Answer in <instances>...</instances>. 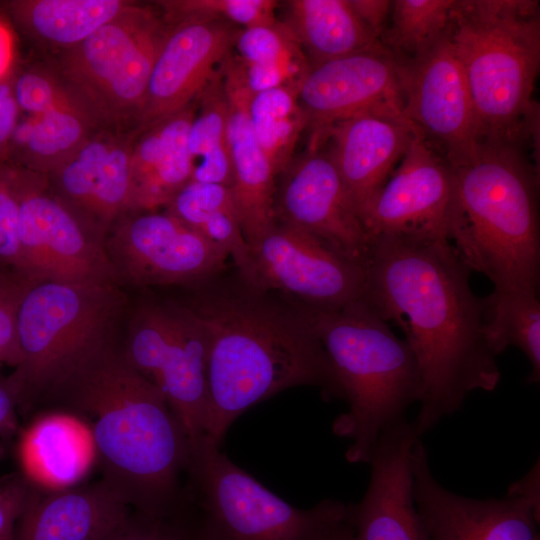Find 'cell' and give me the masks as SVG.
<instances>
[{
    "label": "cell",
    "instance_id": "cell-44",
    "mask_svg": "<svg viewBox=\"0 0 540 540\" xmlns=\"http://www.w3.org/2000/svg\"><path fill=\"white\" fill-rule=\"evenodd\" d=\"M16 389L8 377L0 376V436L10 437L18 430Z\"/></svg>",
    "mask_w": 540,
    "mask_h": 540
},
{
    "label": "cell",
    "instance_id": "cell-46",
    "mask_svg": "<svg viewBox=\"0 0 540 540\" xmlns=\"http://www.w3.org/2000/svg\"><path fill=\"white\" fill-rule=\"evenodd\" d=\"M14 43L10 29L0 21V81L12 75Z\"/></svg>",
    "mask_w": 540,
    "mask_h": 540
},
{
    "label": "cell",
    "instance_id": "cell-14",
    "mask_svg": "<svg viewBox=\"0 0 540 540\" xmlns=\"http://www.w3.org/2000/svg\"><path fill=\"white\" fill-rule=\"evenodd\" d=\"M453 174L415 129L389 178L359 214L370 239L385 236L450 241Z\"/></svg>",
    "mask_w": 540,
    "mask_h": 540
},
{
    "label": "cell",
    "instance_id": "cell-1",
    "mask_svg": "<svg viewBox=\"0 0 540 540\" xmlns=\"http://www.w3.org/2000/svg\"><path fill=\"white\" fill-rule=\"evenodd\" d=\"M448 240L385 236L371 241L364 298L404 333L421 376L419 437L501 378L485 330V298Z\"/></svg>",
    "mask_w": 540,
    "mask_h": 540
},
{
    "label": "cell",
    "instance_id": "cell-38",
    "mask_svg": "<svg viewBox=\"0 0 540 540\" xmlns=\"http://www.w3.org/2000/svg\"><path fill=\"white\" fill-rule=\"evenodd\" d=\"M225 209H237L230 187L193 180H190L165 208L193 229L212 213Z\"/></svg>",
    "mask_w": 540,
    "mask_h": 540
},
{
    "label": "cell",
    "instance_id": "cell-6",
    "mask_svg": "<svg viewBox=\"0 0 540 540\" xmlns=\"http://www.w3.org/2000/svg\"><path fill=\"white\" fill-rule=\"evenodd\" d=\"M301 307L348 404V411L334 420L333 432L351 441L347 461L369 464L381 433L419 402L415 355L364 297L334 310Z\"/></svg>",
    "mask_w": 540,
    "mask_h": 540
},
{
    "label": "cell",
    "instance_id": "cell-16",
    "mask_svg": "<svg viewBox=\"0 0 540 540\" xmlns=\"http://www.w3.org/2000/svg\"><path fill=\"white\" fill-rule=\"evenodd\" d=\"M278 178L276 222L311 233L366 269L371 241L327 149L307 148Z\"/></svg>",
    "mask_w": 540,
    "mask_h": 540
},
{
    "label": "cell",
    "instance_id": "cell-21",
    "mask_svg": "<svg viewBox=\"0 0 540 540\" xmlns=\"http://www.w3.org/2000/svg\"><path fill=\"white\" fill-rule=\"evenodd\" d=\"M419 438L406 418L381 433L366 492L346 504L355 540H428L413 498L411 455Z\"/></svg>",
    "mask_w": 540,
    "mask_h": 540
},
{
    "label": "cell",
    "instance_id": "cell-3",
    "mask_svg": "<svg viewBox=\"0 0 540 540\" xmlns=\"http://www.w3.org/2000/svg\"><path fill=\"white\" fill-rule=\"evenodd\" d=\"M208 345L206 436L220 446L246 410L286 389L319 387L343 399L329 359L303 308L286 305L243 283L212 288L187 305Z\"/></svg>",
    "mask_w": 540,
    "mask_h": 540
},
{
    "label": "cell",
    "instance_id": "cell-17",
    "mask_svg": "<svg viewBox=\"0 0 540 540\" xmlns=\"http://www.w3.org/2000/svg\"><path fill=\"white\" fill-rule=\"evenodd\" d=\"M310 131L308 149L323 146L330 127L353 115L402 108L401 64L380 41L310 66L298 91Z\"/></svg>",
    "mask_w": 540,
    "mask_h": 540
},
{
    "label": "cell",
    "instance_id": "cell-45",
    "mask_svg": "<svg viewBox=\"0 0 540 540\" xmlns=\"http://www.w3.org/2000/svg\"><path fill=\"white\" fill-rule=\"evenodd\" d=\"M540 464L539 460L530 471L520 480L512 483L507 490V494L519 496L526 500L540 516Z\"/></svg>",
    "mask_w": 540,
    "mask_h": 540
},
{
    "label": "cell",
    "instance_id": "cell-24",
    "mask_svg": "<svg viewBox=\"0 0 540 540\" xmlns=\"http://www.w3.org/2000/svg\"><path fill=\"white\" fill-rule=\"evenodd\" d=\"M131 515V508L102 479L30 491L12 540H107Z\"/></svg>",
    "mask_w": 540,
    "mask_h": 540
},
{
    "label": "cell",
    "instance_id": "cell-42",
    "mask_svg": "<svg viewBox=\"0 0 540 540\" xmlns=\"http://www.w3.org/2000/svg\"><path fill=\"white\" fill-rule=\"evenodd\" d=\"M13 73L0 82V161L8 159L11 140L20 117L12 89Z\"/></svg>",
    "mask_w": 540,
    "mask_h": 540
},
{
    "label": "cell",
    "instance_id": "cell-22",
    "mask_svg": "<svg viewBox=\"0 0 540 540\" xmlns=\"http://www.w3.org/2000/svg\"><path fill=\"white\" fill-rule=\"evenodd\" d=\"M414 133L403 109L395 107L362 112L329 128L323 146L358 216L398 165Z\"/></svg>",
    "mask_w": 540,
    "mask_h": 540
},
{
    "label": "cell",
    "instance_id": "cell-23",
    "mask_svg": "<svg viewBox=\"0 0 540 540\" xmlns=\"http://www.w3.org/2000/svg\"><path fill=\"white\" fill-rule=\"evenodd\" d=\"M222 69L229 106L231 189L250 248L276 224L274 203L278 175L252 130L249 119L252 95L241 79L231 52L223 61Z\"/></svg>",
    "mask_w": 540,
    "mask_h": 540
},
{
    "label": "cell",
    "instance_id": "cell-43",
    "mask_svg": "<svg viewBox=\"0 0 540 540\" xmlns=\"http://www.w3.org/2000/svg\"><path fill=\"white\" fill-rule=\"evenodd\" d=\"M355 13L376 39H380L391 12L392 1L349 0Z\"/></svg>",
    "mask_w": 540,
    "mask_h": 540
},
{
    "label": "cell",
    "instance_id": "cell-36",
    "mask_svg": "<svg viewBox=\"0 0 540 540\" xmlns=\"http://www.w3.org/2000/svg\"><path fill=\"white\" fill-rule=\"evenodd\" d=\"M36 276L18 268L0 269V365L18 363L17 323L21 303L38 282Z\"/></svg>",
    "mask_w": 540,
    "mask_h": 540
},
{
    "label": "cell",
    "instance_id": "cell-31",
    "mask_svg": "<svg viewBox=\"0 0 540 540\" xmlns=\"http://www.w3.org/2000/svg\"><path fill=\"white\" fill-rule=\"evenodd\" d=\"M536 292H493L485 298V330L498 356L507 347L521 350L531 365L527 382L540 381V302Z\"/></svg>",
    "mask_w": 540,
    "mask_h": 540
},
{
    "label": "cell",
    "instance_id": "cell-12",
    "mask_svg": "<svg viewBox=\"0 0 540 540\" xmlns=\"http://www.w3.org/2000/svg\"><path fill=\"white\" fill-rule=\"evenodd\" d=\"M117 284L133 287L205 284L227 253L167 210L132 211L104 236Z\"/></svg>",
    "mask_w": 540,
    "mask_h": 540
},
{
    "label": "cell",
    "instance_id": "cell-4",
    "mask_svg": "<svg viewBox=\"0 0 540 540\" xmlns=\"http://www.w3.org/2000/svg\"><path fill=\"white\" fill-rule=\"evenodd\" d=\"M525 147L479 142L451 166L450 243L499 292H536L540 276L539 166Z\"/></svg>",
    "mask_w": 540,
    "mask_h": 540
},
{
    "label": "cell",
    "instance_id": "cell-2",
    "mask_svg": "<svg viewBox=\"0 0 540 540\" xmlns=\"http://www.w3.org/2000/svg\"><path fill=\"white\" fill-rule=\"evenodd\" d=\"M48 401L90 429L102 480L136 513L180 516L191 443L163 393L126 360L115 339Z\"/></svg>",
    "mask_w": 540,
    "mask_h": 540
},
{
    "label": "cell",
    "instance_id": "cell-20",
    "mask_svg": "<svg viewBox=\"0 0 540 540\" xmlns=\"http://www.w3.org/2000/svg\"><path fill=\"white\" fill-rule=\"evenodd\" d=\"M133 129L99 127L52 173L56 194L103 237L130 211Z\"/></svg>",
    "mask_w": 540,
    "mask_h": 540
},
{
    "label": "cell",
    "instance_id": "cell-26",
    "mask_svg": "<svg viewBox=\"0 0 540 540\" xmlns=\"http://www.w3.org/2000/svg\"><path fill=\"white\" fill-rule=\"evenodd\" d=\"M18 456L26 479L43 490L78 485L97 463L89 427L61 410L44 412L27 426Z\"/></svg>",
    "mask_w": 540,
    "mask_h": 540
},
{
    "label": "cell",
    "instance_id": "cell-29",
    "mask_svg": "<svg viewBox=\"0 0 540 540\" xmlns=\"http://www.w3.org/2000/svg\"><path fill=\"white\" fill-rule=\"evenodd\" d=\"M122 0H25L9 2L8 11L32 37L70 49L121 14Z\"/></svg>",
    "mask_w": 540,
    "mask_h": 540
},
{
    "label": "cell",
    "instance_id": "cell-37",
    "mask_svg": "<svg viewBox=\"0 0 540 540\" xmlns=\"http://www.w3.org/2000/svg\"><path fill=\"white\" fill-rule=\"evenodd\" d=\"M12 89L20 114L25 116L38 115L73 94L58 72L41 67L14 72Z\"/></svg>",
    "mask_w": 540,
    "mask_h": 540
},
{
    "label": "cell",
    "instance_id": "cell-35",
    "mask_svg": "<svg viewBox=\"0 0 540 540\" xmlns=\"http://www.w3.org/2000/svg\"><path fill=\"white\" fill-rule=\"evenodd\" d=\"M232 53L246 64L309 63L295 37L280 21L271 25L239 28Z\"/></svg>",
    "mask_w": 540,
    "mask_h": 540
},
{
    "label": "cell",
    "instance_id": "cell-8",
    "mask_svg": "<svg viewBox=\"0 0 540 540\" xmlns=\"http://www.w3.org/2000/svg\"><path fill=\"white\" fill-rule=\"evenodd\" d=\"M190 443L183 497L200 540H315L346 514V504L334 499L297 508L235 465L206 435Z\"/></svg>",
    "mask_w": 540,
    "mask_h": 540
},
{
    "label": "cell",
    "instance_id": "cell-19",
    "mask_svg": "<svg viewBox=\"0 0 540 540\" xmlns=\"http://www.w3.org/2000/svg\"><path fill=\"white\" fill-rule=\"evenodd\" d=\"M239 27L218 19L168 24L154 62L136 130L191 104L232 51Z\"/></svg>",
    "mask_w": 540,
    "mask_h": 540
},
{
    "label": "cell",
    "instance_id": "cell-41",
    "mask_svg": "<svg viewBox=\"0 0 540 540\" xmlns=\"http://www.w3.org/2000/svg\"><path fill=\"white\" fill-rule=\"evenodd\" d=\"M29 492L21 483L0 486V540H12Z\"/></svg>",
    "mask_w": 540,
    "mask_h": 540
},
{
    "label": "cell",
    "instance_id": "cell-15",
    "mask_svg": "<svg viewBox=\"0 0 540 540\" xmlns=\"http://www.w3.org/2000/svg\"><path fill=\"white\" fill-rule=\"evenodd\" d=\"M400 64L407 119L451 166L469 158L478 144L475 114L463 69L447 33Z\"/></svg>",
    "mask_w": 540,
    "mask_h": 540
},
{
    "label": "cell",
    "instance_id": "cell-28",
    "mask_svg": "<svg viewBox=\"0 0 540 540\" xmlns=\"http://www.w3.org/2000/svg\"><path fill=\"white\" fill-rule=\"evenodd\" d=\"M282 22L295 37L310 66L377 42L349 0H291Z\"/></svg>",
    "mask_w": 540,
    "mask_h": 540
},
{
    "label": "cell",
    "instance_id": "cell-13",
    "mask_svg": "<svg viewBox=\"0 0 540 540\" xmlns=\"http://www.w3.org/2000/svg\"><path fill=\"white\" fill-rule=\"evenodd\" d=\"M250 258L243 283L258 291H280L318 310L364 297L366 269L302 229L276 222L250 247Z\"/></svg>",
    "mask_w": 540,
    "mask_h": 540
},
{
    "label": "cell",
    "instance_id": "cell-33",
    "mask_svg": "<svg viewBox=\"0 0 540 540\" xmlns=\"http://www.w3.org/2000/svg\"><path fill=\"white\" fill-rule=\"evenodd\" d=\"M454 1H392L390 16L380 36V43L398 61L417 56L447 33Z\"/></svg>",
    "mask_w": 540,
    "mask_h": 540
},
{
    "label": "cell",
    "instance_id": "cell-48",
    "mask_svg": "<svg viewBox=\"0 0 540 540\" xmlns=\"http://www.w3.org/2000/svg\"><path fill=\"white\" fill-rule=\"evenodd\" d=\"M5 454L4 446L0 443V460L3 458Z\"/></svg>",
    "mask_w": 540,
    "mask_h": 540
},
{
    "label": "cell",
    "instance_id": "cell-27",
    "mask_svg": "<svg viewBox=\"0 0 540 540\" xmlns=\"http://www.w3.org/2000/svg\"><path fill=\"white\" fill-rule=\"evenodd\" d=\"M99 127L73 93L38 115L19 117L7 162L47 176Z\"/></svg>",
    "mask_w": 540,
    "mask_h": 540
},
{
    "label": "cell",
    "instance_id": "cell-40",
    "mask_svg": "<svg viewBox=\"0 0 540 540\" xmlns=\"http://www.w3.org/2000/svg\"><path fill=\"white\" fill-rule=\"evenodd\" d=\"M107 540H200L186 516L153 518L133 513L124 527Z\"/></svg>",
    "mask_w": 540,
    "mask_h": 540
},
{
    "label": "cell",
    "instance_id": "cell-25",
    "mask_svg": "<svg viewBox=\"0 0 540 540\" xmlns=\"http://www.w3.org/2000/svg\"><path fill=\"white\" fill-rule=\"evenodd\" d=\"M197 98L188 106L135 131L130 160V211L166 208L191 180L188 133Z\"/></svg>",
    "mask_w": 540,
    "mask_h": 540
},
{
    "label": "cell",
    "instance_id": "cell-39",
    "mask_svg": "<svg viewBox=\"0 0 540 540\" xmlns=\"http://www.w3.org/2000/svg\"><path fill=\"white\" fill-rule=\"evenodd\" d=\"M18 268L20 246L18 203L12 181L11 164L0 161V269Z\"/></svg>",
    "mask_w": 540,
    "mask_h": 540
},
{
    "label": "cell",
    "instance_id": "cell-5",
    "mask_svg": "<svg viewBox=\"0 0 540 540\" xmlns=\"http://www.w3.org/2000/svg\"><path fill=\"white\" fill-rule=\"evenodd\" d=\"M447 37L469 87L478 143L507 142L536 151L539 1L455 0Z\"/></svg>",
    "mask_w": 540,
    "mask_h": 540
},
{
    "label": "cell",
    "instance_id": "cell-10",
    "mask_svg": "<svg viewBox=\"0 0 540 540\" xmlns=\"http://www.w3.org/2000/svg\"><path fill=\"white\" fill-rule=\"evenodd\" d=\"M122 350L129 364L165 396L190 440L206 435L208 345L184 304L144 301L133 311Z\"/></svg>",
    "mask_w": 540,
    "mask_h": 540
},
{
    "label": "cell",
    "instance_id": "cell-34",
    "mask_svg": "<svg viewBox=\"0 0 540 540\" xmlns=\"http://www.w3.org/2000/svg\"><path fill=\"white\" fill-rule=\"evenodd\" d=\"M278 2L274 0H171L158 2L167 24L204 17L223 20L239 28L276 23Z\"/></svg>",
    "mask_w": 540,
    "mask_h": 540
},
{
    "label": "cell",
    "instance_id": "cell-9",
    "mask_svg": "<svg viewBox=\"0 0 540 540\" xmlns=\"http://www.w3.org/2000/svg\"><path fill=\"white\" fill-rule=\"evenodd\" d=\"M167 30L162 13L130 3L86 40L65 50L58 73L101 127L135 125L136 130Z\"/></svg>",
    "mask_w": 540,
    "mask_h": 540
},
{
    "label": "cell",
    "instance_id": "cell-32",
    "mask_svg": "<svg viewBox=\"0 0 540 540\" xmlns=\"http://www.w3.org/2000/svg\"><path fill=\"white\" fill-rule=\"evenodd\" d=\"M299 87L284 86L251 96L249 119L254 135L278 177L294 158L307 119L298 99Z\"/></svg>",
    "mask_w": 540,
    "mask_h": 540
},
{
    "label": "cell",
    "instance_id": "cell-47",
    "mask_svg": "<svg viewBox=\"0 0 540 540\" xmlns=\"http://www.w3.org/2000/svg\"><path fill=\"white\" fill-rule=\"evenodd\" d=\"M315 540H355L353 530L346 519L343 518L328 526Z\"/></svg>",
    "mask_w": 540,
    "mask_h": 540
},
{
    "label": "cell",
    "instance_id": "cell-11",
    "mask_svg": "<svg viewBox=\"0 0 540 540\" xmlns=\"http://www.w3.org/2000/svg\"><path fill=\"white\" fill-rule=\"evenodd\" d=\"M21 269L41 280L118 285L104 237L61 199L48 177L11 163Z\"/></svg>",
    "mask_w": 540,
    "mask_h": 540
},
{
    "label": "cell",
    "instance_id": "cell-30",
    "mask_svg": "<svg viewBox=\"0 0 540 540\" xmlns=\"http://www.w3.org/2000/svg\"><path fill=\"white\" fill-rule=\"evenodd\" d=\"M228 118V98L221 65L197 97L188 133L191 180L232 187Z\"/></svg>",
    "mask_w": 540,
    "mask_h": 540
},
{
    "label": "cell",
    "instance_id": "cell-18",
    "mask_svg": "<svg viewBox=\"0 0 540 540\" xmlns=\"http://www.w3.org/2000/svg\"><path fill=\"white\" fill-rule=\"evenodd\" d=\"M413 498L428 540H540L538 516L523 498L474 499L434 477L419 438L412 448Z\"/></svg>",
    "mask_w": 540,
    "mask_h": 540
},
{
    "label": "cell",
    "instance_id": "cell-7",
    "mask_svg": "<svg viewBox=\"0 0 540 540\" xmlns=\"http://www.w3.org/2000/svg\"><path fill=\"white\" fill-rule=\"evenodd\" d=\"M125 304L119 285L36 283L20 306L19 358L8 376L19 406L48 401L84 361L115 339Z\"/></svg>",
    "mask_w": 540,
    "mask_h": 540
}]
</instances>
